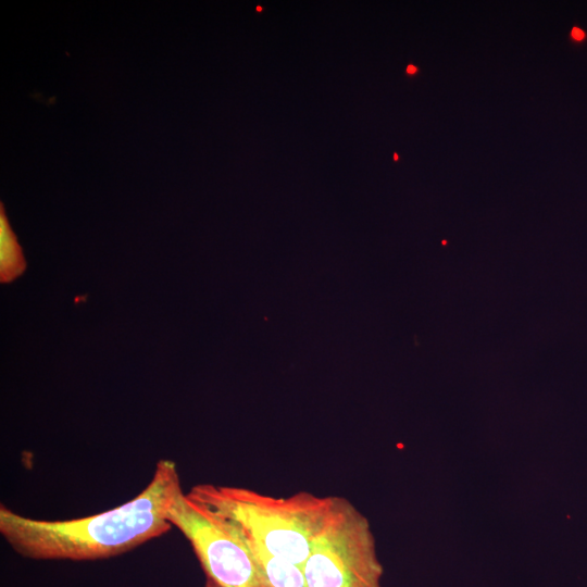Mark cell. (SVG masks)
<instances>
[{
	"mask_svg": "<svg viewBox=\"0 0 587 587\" xmlns=\"http://www.w3.org/2000/svg\"><path fill=\"white\" fill-rule=\"evenodd\" d=\"M182 491L176 464L160 460L146 488L99 514L43 521L0 507V533L18 554L36 560H98L124 553L173 526L167 511Z\"/></svg>",
	"mask_w": 587,
	"mask_h": 587,
	"instance_id": "1",
	"label": "cell"
},
{
	"mask_svg": "<svg viewBox=\"0 0 587 587\" xmlns=\"http://www.w3.org/2000/svg\"><path fill=\"white\" fill-rule=\"evenodd\" d=\"M188 495L232 520L273 555L301 569L335 499L309 492L276 498L247 488L208 484L193 486Z\"/></svg>",
	"mask_w": 587,
	"mask_h": 587,
	"instance_id": "2",
	"label": "cell"
},
{
	"mask_svg": "<svg viewBox=\"0 0 587 587\" xmlns=\"http://www.w3.org/2000/svg\"><path fill=\"white\" fill-rule=\"evenodd\" d=\"M167 520L190 541L209 578L227 587H264L246 536L232 520L183 490Z\"/></svg>",
	"mask_w": 587,
	"mask_h": 587,
	"instance_id": "4",
	"label": "cell"
},
{
	"mask_svg": "<svg viewBox=\"0 0 587 587\" xmlns=\"http://www.w3.org/2000/svg\"><path fill=\"white\" fill-rule=\"evenodd\" d=\"M395 160H398V155H397V153H395Z\"/></svg>",
	"mask_w": 587,
	"mask_h": 587,
	"instance_id": "10",
	"label": "cell"
},
{
	"mask_svg": "<svg viewBox=\"0 0 587 587\" xmlns=\"http://www.w3.org/2000/svg\"><path fill=\"white\" fill-rule=\"evenodd\" d=\"M407 72L408 74H414L416 72V67L414 65H408Z\"/></svg>",
	"mask_w": 587,
	"mask_h": 587,
	"instance_id": "9",
	"label": "cell"
},
{
	"mask_svg": "<svg viewBox=\"0 0 587 587\" xmlns=\"http://www.w3.org/2000/svg\"><path fill=\"white\" fill-rule=\"evenodd\" d=\"M26 270V261L17 237L10 226L4 204L0 202V282L10 283Z\"/></svg>",
	"mask_w": 587,
	"mask_h": 587,
	"instance_id": "6",
	"label": "cell"
},
{
	"mask_svg": "<svg viewBox=\"0 0 587 587\" xmlns=\"http://www.w3.org/2000/svg\"><path fill=\"white\" fill-rule=\"evenodd\" d=\"M308 587H379L380 565L366 519L335 497L303 566Z\"/></svg>",
	"mask_w": 587,
	"mask_h": 587,
	"instance_id": "3",
	"label": "cell"
},
{
	"mask_svg": "<svg viewBox=\"0 0 587 587\" xmlns=\"http://www.w3.org/2000/svg\"><path fill=\"white\" fill-rule=\"evenodd\" d=\"M572 37L576 40H582L584 38V32L577 27L572 29Z\"/></svg>",
	"mask_w": 587,
	"mask_h": 587,
	"instance_id": "7",
	"label": "cell"
},
{
	"mask_svg": "<svg viewBox=\"0 0 587 587\" xmlns=\"http://www.w3.org/2000/svg\"><path fill=\"white\" fill-rule=\"evenodd\" d=\"M205 587H227V586L218 584L217 582H215V580L208 577V582L205 584Z\"/></svg>",
	"mask_w": 587,
	"mask_h": 587,
	"instance_id": "8",
	"label": "cell"
},
{
	"mask_svg": "<svg viewBox=\"0 0 587 587\" xmlns=\"http://www.w3.org/2000/svg\"><path fill=\"white\" fill-rule=\"evenodd\" d=\"M246 539L264 587H308L303 569Z\"/></svg>",
	"mask_w": 587,
	"mask_h": 587,
	"instance_id": "5",
	"label": "cell"
}]
</instances>
